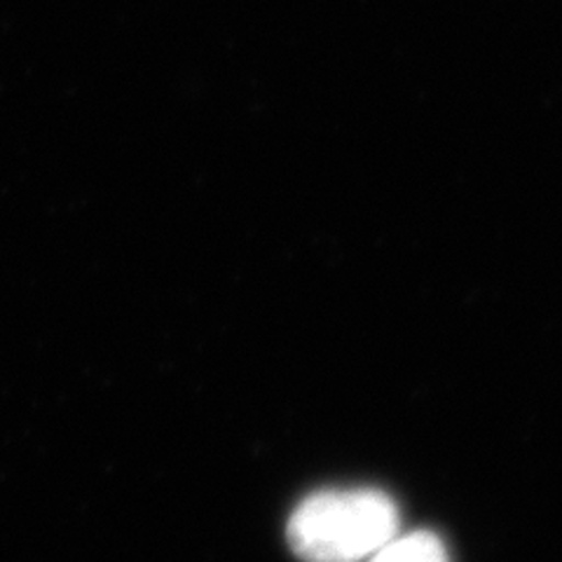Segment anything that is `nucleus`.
<instances>
[{
	"label": "nucleus",
	"instance_id": "obj_2",
	"mask_svg": "<svg viewBox=\"0 0 562 562\" xmlns=\"http://www.w3.org/2000/svg\"><path fill=\"white\" fill-rule=\"evenodd\" d=\"M363 562H450L446 543L434 532L417 530L396 535Z\"/></svg>",
	"mask_w": 562,
	"mask_h": 562
},
{
	"label": "nucleus",
	"instance_id": "obj_1",
	"mask_svg": "<svg viewBox=\"0 0 562 562\" xmlns=\"http://www.w3.org/2000/svg\"><path fill=\"white\" fill-rule=\"evenodd\" d=\"M398 532L396 502L375 487L314 492L286 525L289 547L305 562H363Z\"/></svg>",
	"mask_w": 562,
	"mask_h": 562
}]
</instances>
